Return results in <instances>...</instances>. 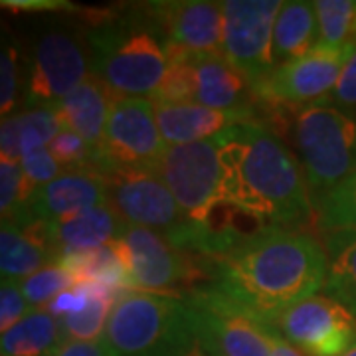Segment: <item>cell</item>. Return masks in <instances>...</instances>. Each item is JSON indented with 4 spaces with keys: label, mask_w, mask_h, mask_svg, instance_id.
Instances as JSON below:
<instances>
[{
    "label": "cell",
    "mask_w": 356,
    "mask_h": 356,
    "mask_svg": "<svg viewBox=\"0 0 356 356\" xmlns=\"http://www.w3.org/2000/svg\"><path fill=\"white\" fill-rule=\"evenodd\" d=\"M271 356H305V353L295 348L287 339H283L280 332L275 331L271 339Z\"/></svg>",
    "instance_id": "obj_40"
},
{
    "label": "cell",
    "mask_w": 356,
    "mask_h": 356,
    "mask_svg": "<svg viewBox=\"0 0 356 356\" xmlns=\"http://www.w3.org/2000/svg\"><path fill=\"white\" fill-rule=\"evenodd\" d=\"M269 325L309 356H343L356 339V317L329 295H313Z\"/></svg>",
    "instance_id": "obj_11"
},
{
    "label": "cell",
    "mask_w": 356,
    "mask_h": 356,
    "mask_svg": "<svg viewBox=\"0 0 356 356\" xmlns=\"http://www.w3.org/2000/svg\"><path fill=\"white\" fill-rule=\"evenodd\" d=\"M91 74L119 97L153 95L166 76L168 40L143 4L125 14H99L88 32Z\"/></svg>",
    "instance_id": "obj_3"
},
{
    "label": "cell",
    "mask_w": 356,
    "mask_h": 356,
    "mask_svg": "<svg viewBox=\"0 0 356 356\" xmlns=\"http://www.w3.org/2000/svg\"><path fill=\"white\" fill-rule=\"evenodd\" d=\"M224 202L255 218L264 228L293 229L317 216L301 163L261 121L222 133Z\"/></svg>",
    "instance_id": "obj_2"
},
{
    "label": "cell",
    "mask_w": 356,
    "mask_h": 356,
    "mask_svg": "<svg viewBox=\"0 0 356 356\" xmlns=\"http://www.w3.org/2000/svg\"><path fill=\"white\" fill-rule=\"evenodd\" d=\"M18 89H20L18 51L13 44H4L2 46V58H0V111H2L4 119L16 105Z\"/></svg>",
    "instance_id": "obj_33"
},
{
    "label": "cell",
    "mask_w": 356,
    "mask_h": 356,
    "mask_svg": "<svg viewBox=\"0 0 356 356\" xmlns=\"http://www.w3.org/2000/svg\"><path fill=\"white\" fill-rule=\"evenodd\" d=\"M145 13L151 16L165 38L191 54L222 56V2L208 0H175L147 2Z\"/></svg>",
    "instance_id": "obj_16"
},
{
    "label": "cell",
    "mask_w": 356,
    "mask_h": 356,
    "mask_svg": "<svg viewBox=\"0 0 356 356\" xmlns=\"http://www.w3.org/2000/svg\"><path fill=\"white\" fill-rule=\"evenodd\" d=\"M280 0H226L222 2V56L259 86L273 70V28Z\"/></svg>",
    "instance_id": "obj_9"
},
{
    "label": "cell",
    "mask_w": 356,
    "mask_h": 356,
    "mask_svg": "<svg viewBox=\"0 0 356 356\" xmlns=\"http://www.w3.org/2000/svg\"><path fill=\"white\" fill-rule=\"evenodd\" d=\"M318 22L315 4L305 0L283 2L273 28L275 67L299 60L317 46Z\"/></svg>",
    "instance_id": "obj_23"
},
{
    "label": "cell",
    "mask_w": 356,
    "mask_h": 356,
    "mask_svg": "<svg viewBox=\"0 0 356 356\" xmlns=\"http://www.w3.org/2000/svg\"><path fill=\"white\" fill-rule=\"evenodd\" d=\"M353 46L355 44L339 50L315 46L303 58L277 65L254 88L255 102L305 107L327 99L341 77Z\"/></svg>",
    "instance_id": "obj_12"
},
{
    "label": "cell",
    "mask_w": 356,
    "mask_h": 356,
    "mask_svg": "<svg viewBox=\"0 0 356 356\" xmlns=\"http://www.w3.org/2000/svg\"><path fill=\"white\" fill-rule=\"evenodd\" d=\"M170 356H214L206 346L202 344V341L198 339V334L194 332L192 337H188L184 343L178 346L177 350Z\"/></svg>",
    "instance_id": "obj_39"
},
{
    "label": "cell",
    "mask_w": 356,
    "mask_h": 356,
    "mask_svg": "<svg viewBox=\"0 0 356 356\" xmlns=\"http://www.w3.org/2000/svg\"><path fill=\"white\" fill-rule=\"evenodd\" d=\"M117 356H119V355H117Z\"/></svg>",
    "instance_id": "obj_42"
},
{
    "label": "cell",
    "mask_w": 356,
    "mask_h": 356,
    "mask_svg": "<svg viewBox=\"0 0 356 356\" xmlns=\"http://www.w3.org/2000/svg\"><path fill=\"white\" fill-rule=\"evenodd\" d=\"M105 177L109 204L129 226L153 229L168 240L186 224L188 218L154 170H113Z\"/></svg>",
    "instance_id": "obj_13"
},
{
    "label": "cell",
    "mask_w": 356,
    "mask_h": 356,
    "mask_svg": "<svg viewBox=\"0 0 356 356\" xmlns=\"http://www.w3.org/2000/svg\"><path fill=\"white\" fill-rule=\"evenodd\" d=\"M60 131V117L51 107H36L18 115H10L2 121L0 127L2 159L20 163L22 156L28 153L50 147Z\"/></svg>",
    "instance_id": "obj_22"
},
{
    "label": "cell",
    "mask_w": 356,
    "mask_h": 356,
    "mask_svg": "<svg viewBox=\"0 0 356 356\" xmlns=\"http://www.w3.org/2000/svg\"><path fill=\"white\" fill-rule=\"evenodd\" d=\"M194 334L182 297L119 291L105 341L119 356H170Z\"/></svg>",
    "instance_id": "obj_5"
},
{
    "label": "cell",
    "mask_w": 356,
    "mask_h": 356,
    "mask_svg": "<svg viewBox=\"0 0 356 356\" xmlns=\"http://www.w3.org/2000/svg\"><path fill=\"white\" fill-rule=\"evenodd\" d=\"M325 280L327 254L313 236L271 228L214 257L208 287L269 323L317 295Z\"/></svg>",
    "instance_id": "obj_1"
},
{
    "label": "cell",
    "mask_w": 356,
    "mask_h": 356,
    "mask_svg": "<svg viewBox=\"0 0 356 356\" xmlns=\"http://www.w3.org/2000/svg\"><path fill=\"white\" fill-rule=\"evenodd\" d=\"M56 261L48 238V222H2L0 229V271L2 281L28 277Z\"/></svg>",
    "instance_id": "obj_20"
},
{
    "label": "cell",
    "mask_w": 356,
    "mask_h": 356,
    "mask_svg": "<svg viewBox=\"0 0 356 356\" xmlns=\"http://www.w3.org/2000/svg\"><path fill=\"white\" fill-rule=\"evenodd\" d=\"M28 313H30V305L26 301L20 283L14 280L2 281L0 285V329L2 332L13 329Z\"/></svg>",
    "instance_id": "obj_34"
},
{
    "label": "cell",
    "mask_w": 356,
    "mask_h": 356,
    "mask_svg": "<svg viewBox=\"0 0 356 356\" xmlns=\"http://www.w3.org/2000/svg\"><path fill=\"white\" fill-rule=\"evenodd\" d=\"M119 293L103 287L97 283H91V301L89 305L76 315L62 318V331L65 341H88L95 343L105 339L107 321L111 315L115 301Z\"/></svg>",
    "instance_id": "obj_26"
},
{
    "label": "cell",
    "mask_w": 356,
    "mask_h": 356,
    "mask_svg": "<svg viewBox=\"0 0 356 356\" xmlns=\"http://www.w3.org/2000/svg\"><path fill=\"white\" fill-rule=\"evenodd\" d=\"M91 74L88 40L70 30L44 32L32 51L24 103L30 109L56 107Z\"/></svg>",
    "instance_id": "obj_10"
},
{
    "label": "cell",
    "mask_w": 356,
    "mask_h": 356,
    "mask_svg": "<svg viewBox=\"0 0 356 356\" xmlns=\"http://www.w3.org/2000/svg\"><path fill=\"white\" fill-rule=\"evenodd\" d=\"M51 156L67 168H83L93 165V147L74 131L62 129L50 143Z\"/></svg>",
    "instance_id": "obj_31"
},
{
    "label": "cell",
    "mask_w": 356,
    "mask_h": 356,
    "mask_svg": "<svg viewBox=\"0 0 356 356\" xmlns=\"http://www.w3.org/2000/svg\"><path fill=\"white\" fill-rule=\"evenodd\" d=\"M50 356H117L111 344L105 339L88 343V341H64Z\"/></svg>",
    "instance_id": "obj_37"
},
{
    "label": "cell",
    "mask_w": 356,
    "mask_h": 356,
    "mask_svg": "<svg viewBox=\"0 0 356 356\" xmlns=\"http://www.w3.org/2000/svg\"><path fill=\"white\" fill-rule=\"evenodd\" d=\"M343 356H356V339H355V341H353V344H350V348H348V350H346V353H344Z\"/></svg>",
    "instance_id": "obj_41"
},
{
    "label": "cell",
    "mask_w": 356,
    "mask_h": 356,
    "mask_svg": "<svg viewBox=\"0 0 356 356\" xmlns=\"http://www.w3.org/2000/svg\"><path fill=\"white\" fill-rule=\"evenodd\" d=\"M30 194L26 191L24 175L20 163L0 161V212L2 222H14L24 212Z\"/></svg>",
    "instance_id": "obj_30"
},
{
    "label": "cell",
    "mask_w": 356,
    "mask_h": 356,
    "mask_svg": "<svg viewBox=\"0 0 356 356\" xmlns=\"http://www.w3.org/2000/svg\"><path fill=\"white\" fill-rule=\"evenodd\" d=\"M2 6L13 10H76L74 4L62 0H2Z\"/></svg>",
    "instance_id": "obj_38"
},
{
    "label": "cell",
    "mask_w": 356,
    "mask_h": 356,
    "mask_svg": "<svg viewBox=\"0 0 356 356\" xmlns=\"http://www.w3.org/2000/svg\"><path fill=\"white\" fill-rule=\"evenodd\" d=\"M20 287L30 309L36 311V307L51 303L60 293L76 287V280L60 261H51L20 281Z\"/></svg>",
    "instance_id": "obj_29"
},
{
    "label": "cell",
    "mask_w": 356,
    "mask_h": 356,
    "mask_svg": "<svg viewBox=\"0 0 356 356\" xmlns=\"http://www.w3.org/2000/svg\"><path fill=\"white\" fill-rule=\"evenodd\" d=\"M107 202L109 182L105 172L93 165L83 168H65L56 180H51L50 184L42 186L30 196L24 212L14 222H58Z\"/></svg>",
    "instance_id": "obj_15"
},
{
    "label": "cell",
    "mask_w": 356,
    "mask_h": 356,
    "mask_svg": "<svg viewBox=\"0 0 356 356\" xmlns=\"http://www.w3.org/2000/svg\"><path fill=\"white\" fill-rule=\"evenodd\" d=\"M113 245L129 269L133 283L151 291L177 287L196 280L200 273L191 257L153 229L127 226Z\"/></svg>",
    "instance_id": "obj_14"
},
{
    "label": "cell",
    "mask_w": 356,
    "mask_h": 356,
    "mask_svg": "<svg viewBox=\"0 0 356 356\" xmlns=\"http://www.w3.org/2000/svg\"><path fill=\"white\" fill-rule=\"evenodd\" d=\"M127 226V222L107 202L74 218L48 222V238L58 261L65 254H83L111 245L123 236Z\"/></svg>",
    "instance_id": "obj_19"
},
{
    "label": "cell",
    "mask_w": 356,
    "mask_h": 356,
    "mask_svg": "<svg viewBox=\"0 0 356 356\" xmlns=\"http://www.w3.org/2000/svg\"><path fill=\"white\" fill-rule=\"evenodd\" d=\"M20 166H22V175H24L26 182V191L32 196L34 192L50 184L51 180L60 177L64 172L62 165L51 156L50 149H38V151H32L26 156H22L20 161Z\"/></svg>",
    "instance_id": "obj_32"
},
{
    "label": "cell",
    "mask_w": 356,
    "mask_h": 356,
    "mask_svg": "<svg viewBox=\"0 0 356 356\" xmlns=\"http://www.w3.org/2000/svg\"><path fill=\"white\" fill-rule=\"evenodd\" d=\"M313 4L318 22L317 46L339 50L356 44L355 0H318Z\"/></svg>",
    "instance_id": "obj_27"
},
{
    "label": "cell",
    "mask_w": 356,
    "mask_h": 356,
    "mask_svg": "<svg viewBox=\"0 0 356 356\" xmlns=\"http://www.w3.org/2000/svg\"><path fill=\"white\" fill-rule=\"evenodd\" d=\"M293 139L315 204L356 170V109L325 99L297 107Z\"/></svg>",
    "instance_id": "obj_4"
},
{
    "label": "cell",
    "mask_w": 356,
    "mask_h": 356,
    "mask_svg": "<svg viewBox=\"0 0 356 356\" xmlns=\"http://www.w3.org/2000/svg\"><path fill=\"white\" fill-rule=\"evenodd\" d=\"M119 99L99 77L89 74L70 95H65L54 109L60 117L62 129L74 131L88 140L93 151L102 145L107 121L113 109V103Z\"/></svg>",
    "instance_id": "obj_21"
},
{
    "label": "cell",
    "mask_w": 356,
    "mask_h": 356,
    "mask_svg": "<svg viewBox=\"0 0 356 356\" xmlns=\"http://www.w3.org/2000/svg\"><path fill=\"white\" fill-rule=\"evenodd\" d=\"M325 102L343 109H356V44L350 50V56L344 64L337 86Z\"/></svg>",
    "instance_id": "obj_35"
},
{
    "label": "cell",
    "mask_w": 356,
    "mask_h": 356,
    "mask_svg": "<svg viewBox=\"0 0 356 356\" xmlns=\"http://www.w3.org/2000/svg\"><path fill=\"white\" fill-rule=\"evenodd\" d=\"M91 301V283H79L76 287L60 293L51 303H48V313L56 318H65L70 315H76L79 311H83Z\"/></svg>",
    "instance_id": "obj_36"
},
{
    "label": "cell",
    "mask_w": 356,
    "mask_h": 356,
    "mask_svg": "<svg viewBox=\"0 0 356 356\" xmlns=\"http://www.w3.org/2000/svg\"><path fill=\"white\" fill-rule=\"evenodd\" d=\"M198 339L214 356H271L275 329L210 287L184 297Z\"/></svg>",
    "instance_id": "obj_7"
},
{
    "label": "cell",
    "mask_w": 356,
    "mask_h": 356,
    "mask_svg": "<svg viewBox=\"0 0 356 356\" xmlns=\"http://www.w3.org/2000/svg\"><path fill=\"white\" fill-rule=\"evenodd\" d=\"M154 115L166 147L212 139L234 125L259 121V117L255 115V107L212 109V107H204L200 103H178V105L154 103Z\"/></svg>",
    "instance_id": "obj_17"
},
{
    "label": "cell",
    "mask_w": 356,
    "mask_h": 356,
    "mask_svg": "<svg viewBox=\"0 0 356 356\" xmlns=\"http://www.w3.org/2000/svg\"><path fill=\"white\" fill-rule=\"evenodd\" d=\"M194 103L212 109H252L255 93L250 79L220 54H192Z\"/></svg>",
    "instance_id": "obj_18"
},
{
    "label": "cell",
    "mask_w": 356,
    "mask_h": 356,
    "mask_svg": "<svg viewBox=\"0 0 356 356\" xmlns=\"http://www.w3.org/2000/svg\"><path fill=\"white\" fill-rule=\"evenodd\" d=\"M315 212L325 232L356 229V170L315 204Z\"/></svg>",
    "instance_id": "obj_28"
},
{
    "label": "cell",
    "mask_w": 356,
    "mask_h": 356,
    "mask_svg": "<svg viewBox=\"0 0 356 356\" xmlns=\"http://www.w3.org/2000/svg\"><path fill=\"white\" fill-rule=\"evenodd\" d=\"M224 137L166 147L156 175L192 222H204L224 204Z\"/></svg>",
    "instance_id": "obj_6"
},
{
    "label": "cell",
    "mask_w": 356,
    "mask_h": 356,
    "mask_svg": "<svg viewBox=\"0 0 356 356\" xmlns=\"http://www.w3.org/2000/svg\"><path fill=\"white\" fill-rule=\"evenodd\" d=\"M64 341L60 318L46 309H36L2 332L0 350L2 356H50Z\"/></svg>",
    "instance_id": "obj_25"
},
{
    "label": "cell",
    "mask_w": 356,
    "mask_h": 356,
    "mask_svg": "<svg viewBox=\"0 0 356 356\" xmlns=\"http://www.w3.org/2000/svg\"><path fill=\"white\" fill-rule=\"evenodd\" d=\"M325 295L356 317V229H334L325 236Z\"/></svg>",
    "instance_id": "obj_24"
},
{
    "label": "cell",
    "mask_w": 356,
    "mask_h": 356,
    "mask_svg": "<svg viewBox=\"0 0 356 356\" xmlns=\"http://www.w3.org/2000/svg\"><path fill=\"white\" fill-rule=\"evenodd\" d=\"M166 151L151 97H119L107 121L93 166L102 172L154 170Z\"/></svg>",
    "instance_id": "obj_8"
}]
</instances>
